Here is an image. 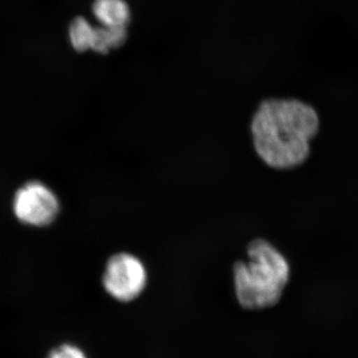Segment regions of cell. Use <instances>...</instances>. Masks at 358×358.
<instances>
[{"mask_svg":"<svg viewBox=\"0 0 358 358\" xmlns=\"http://www.w3.org/2000/svg\"><path fill=\"white\" fill-rule=\"evenodd\" d=\"M16 217L33 226H46L57 217L60 204L47 186L30 182L16 193L13 204Z\"/></svg>","mask_w":358,"mask_h":358,"instance_id":"obj_4","label":"cell"},{"mask_svg":"<svg viewBox=\"0 0 358 358\" xmlns=\"http://www.w3.org/2000/svg\"><path fill=\"white\" fill-rule=\"evenodd\" d=\"M92 9L103 27L127 28L131 20V9L126 0H95Z\"/></svg>","mask_w":358,"mask_h":358,"instance_id":"obj_5","label":"cell"},{"mask_svg":"<svg viewBox=\"0 0 358 358\" xmlns=\"http://www.w3.org/2000/svg\"><path fill=\"white\" fill-rule=\"evenodd\" d=\"M96 28L86 18L79 16L71 22L69 39L73 48L78 52L90 50L93 44Z\"/></svg>","mask_w":358,"mask_h":358,"instance_id":"obj_7","label":"cell"},{"mask_svg":"<svg viewBox=\"0 0 358 358\" xmlns=\"http://www.w3.org/2000/svg\"><path fill=\"white\" fill-rule=\"evenodd\" d=\"M105 291L122 303L136 300L148 282V273L143 263L133 254L117 253L110 256L102 278Z\"/></svg>","mask_w":358,"mask_h":358,"instance_id":"obj_3","label":"cell"},{"mask_svg":"<svg viewBox=\"0 0 358 358\" xmlns=\"http://www.w3.org/2000/svg\"><path fill=\"white\" fill-rule=\"evenodd\" d=\"M247 261L233 267V281L238 303L245 310L272 308L281 301L291 268L287 259L267 240L250 242Z\"/></svg>","mask_w":358,"mask_h":358,"instance_id":"obj_2","label":"cell"},{"mask_svg":"<svg viewBox=\"0 0 358 358\" xmlns=\"http://www.w3.org/2000/svg\"><path fill=\"white\" fill-rule=\"evenodd\" d=\"M47 358H88L81 348L74 345H62L49 353Z\"/></svg>","mask_w":358,"mask_h":358,"instance_id":"obj_8","label":"cell"},{"mask_svg":"<svg viewBox=\"0 0 358 358\" xmlns=\"http://www.w3.org/2000/svg\"><path fill=\"white\" fill-rule=\"evenodd\" d=\"M320 119L312 106L296 99H267L252 117L251 134L258 157L268 166H300L310 152Z\"/></svg>","mask_w":358,"mask_h":358,"instance_id":"obj_1","label":"cell"},{"mask_svg":"<svg viewBox=\"0 0 358 358\" xmlns=\"http://www.w3.org/2000/svg\"><path fill=\"white\" fill-rule=\"evenodd\" d=\"M128 33L126 28L98 27L94 35L91 50L107 54L113 49L120 48L126 42Z\"/></svg>","mask_w":358,"mask_h":358,"instance_id":"obj_6","label":"cell"}]
</instances>
